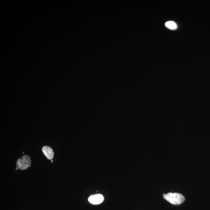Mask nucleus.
I'll list each match as a JSON object with an SVG mask.
<instances>
[{
	"label": "nucleus",
	"mask_w": 210,
	"mask_h": 210,
	"mask_svg": "<svg viewBox=\"0 0 210 210\" xmlns=\"http://www.w3.org/2000/svg\"><path fill=\"white\" fill-rule=\"evenodd\" d=\"M104 200V197L101 194H97L91 195L88 198V200L90 203L93 205L101 204Z\"/></svg>",
	"instance_id": "obj_3"
},
{
	"label": "nucleus",
	"mask_w": 210,
	"mask_h": 210,
	"mask_svg": "<svg viewBox=\"0 0 210 210\" xmlns=\"http://www.w3.org/2000/svg\"><path fill=\"white\" fill-rule=\"evenodd\" d=\"M18 169H19L17 167L16 168V170H18Z\"/></svg>",
	"instance_id": "obj_6"
},
{
	"label": "nucleus",
	"mask_w": 210,
	"mask_h": 210,
	"mask_svg": "<svg viewBox=\"0 0 210 210\" xmlns=\"http://www.w3.org/2000/svg\"><path fill=\"white\" fill-rule=\"evenodd\" d=\"M165 25L166 27L168 28V29L173 30L176 29L177 27H178L176 23L173 21H167V22L165 23Z\"/></svg>",
	"instance_id": "obj_5"
},
{
	"label": "nucleus",
	"mask_w": 210,
	"mask_h": 210,
	"mask_svg": "<svg viewBox=\"0 0 210 210\" xmlns=\"http://www.w3.org/2000/svg\"><path fill=\"white\" fill-rule=\"evenodd\" d=\"M44 154L48 159L51 160L54 157V153L52 148L48 146H44L42 149Z\"/></svg>",
	"instance_id": "obj_4"
},
{
	"label": "nucleus",
	"mask_w": 210,
	"mask_h": 210,
	"mask_svg": "<svg viewBox=\"0 0 210 210\" xmlns=\"http://www.w3.org/2000/svg\"><path fill=\"white\" fill-rule=\"evenodd\" d=\"M165 199L174 205H179L184 201L185 197L181 194L177 193H169L163 194Z\"/></svg>",
	"instance_id": "obj_1"
},
{
	"label": "nucleus",
	"mask_w": 210,
	"mask_h": 210,
	"mask_svg": "<svg viewBox=\"0 0 210 210\" xmlns=\"http://www.w3.org/2000/svg\"><path fill=\"white\" fill-rule=\"evenodd\" d=\"M31 161L30 157L26 155H24L22 158L17 160V167L21 170H25L31 167Z\"/></svg>",
	"instance_id": "obj_2"
}]
</instances>
